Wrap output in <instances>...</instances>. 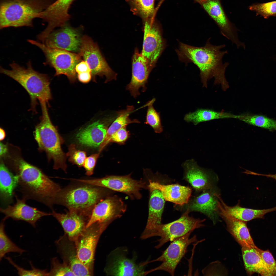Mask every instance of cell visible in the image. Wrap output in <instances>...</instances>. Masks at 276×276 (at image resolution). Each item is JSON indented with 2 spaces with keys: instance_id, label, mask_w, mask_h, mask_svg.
<instances>
[{
  "instance_id": "obj_43",
  "label": "cell",
  "mask_w": 276,
  "mask_h": 276,
  "mask_svg": "<svg viewBox=\"0 0 276 276\" xmlns=\"http://www.w3.org/2000/svg\"><path fill=\"white\" fill-rule=\"evenodd\" d=\"M128 131L126 129V126L120 129L115 132L111 137L109 143L115 142L120 144H123L129 137Z\"/></svg>"
},
{
  "instance_id": "obj_29",
  "label": "cell",
  "mask_w": 276,
  "mask_h": 276,
  "mask_svg": "<svg viewBox=\"0 0 276 276\" xmlns=\"http://www.w3.org/2000/svg\"><path fill=\"white\" fill-rule=\"evenodd\" d=\"M17 176L11 172L2 162L0 165V198L7 206L12 203L14 191L18 186Z\"/></svg>"
},
{
  "instance_id": "obj_42",
  "label": "cell",
  "mask_w": 276,
  "mask_h": 276,
  "mask_svg": "<svg viewBox=\"0 0 276 276\" xmlns=\"http://www.w3.org/2000/svg\"><path fill=\"white\" fill-rule=\"evenodd\" d=\"M258 251L266 264L269 276H276V261L268 250H263L258 247L256 249Z\"/></svg>"
},
{
  "instance_id": "obj_21",
  "label": "cell",
  "mask_w": 276,
  "mask_h": 276,
  "mask_svg": "<svg viewBox=\"0 0 276 276\" xmlns=\"http://www.w3.org/2000/svg\"><path fill=\"white\" fill-rule=\"evenodd\" d=\"M152 68L141 53L136 49L132 58L131 78L126 87V89L134 98L140 95L139 89L140 88H142L143 92L146 90V85Z\"/></svg>"
},
{
  "instance_id": "obj_19",
  "label": "cell",
  "mask_w": 276,
  "mask_h": 276,
  "mask_svg": "<svg viewBox=\"0 0 276 276\" xmlns=\"http://www.w3.org/2000/svg\"><path fill=\"white\" fill-rule=\"evenodd\" d=\"M216 187L203 191L198 195L189 200L186 204V210L190 212L202 213L210 218L214 224L218 220L217 206L220 194Z\"/></svg>"
},
{
  "instance_id": "obj_8",
  "label": "cell",
  "mask_w": 276,
  "mask_h": 276,
  "mask_svg": "<svg viewBox=\"0 0 276 276\" xmlns=\"http://www.w3.org/2000/svg\"><path fill=\"white\" fill-rule=\"evenodd\" d=\"M190 212L186 210L178 219L166 224H161L155 228L150 238L155 236L160 237L158 240L157 249L160 248L169 241L182 236L189 232L204 226L202 223L205 220L196 218L189 215Z\"/></svg>"
},
{
  "instance_id": "obj_34",
  "label": "cell",
  "mask_w": 276,
  "mask_h": 276,
  "mask_svg": "<svg viewBox=\"0 0 276 276\" xmlns=\"http://www.w3.org/2000/svg\"><path fill=\"white\" fill-rule=\"evenodd\" d=\"M236 119L270 131L276 130V120L264 115L246 113L237 115Z\"/></svg>"
},
{
  "instance_id": "obj_46",
  "label": "cell",
  "mask_w": 276,
  "mask_h": 276,
  "mask_svg": "<svg viewBox=\"0 0 276 276\" xmlns=\"http://www.w3.org/2000/svg\"><path fill=\"white\" fill-rule=\"evenodd\" d=\"M77 78L80 82L84 83L89 82L91 78V72H86L78 74Z\"/></svg>"
},
{
  "instance_id": "obj_40",
  "label": "cell",
  "mask_w": 276,
  "mask_h": 276,
  "mask_svg": "<svg viewBox=\"0 0 276 276\" xmlns=\"http://www.w3.org/2000/svg\"><path fill=\"white\" fill-rule=\"evenodd\" d=\"M9 263L16 269L18 274L20 276H48V272L47 269L41 270L35 267L31 262L30 264L31 269L28 270L20 267L15 263L12 258L8 257L5 258Z\"/></svg>"
},
{
  "instance_id": "obj_39",
  "label": "cell",
  "mask_w": 276,
  "mask_h": 276,
  "mask_svg": "<svg viewBox=\"0 0 276 276\" xmlns=\"http://www.w3.org/2000/svg\"><path fill=\"white\" fill-rule=\"evenodd\" d=\"M75 275L70 267L65 262L61 263L57 258L52 259L51 269L48 272V276Z\"/></svg>"
},
{
  "instance_id": "obj_10",
  "label": "cell",
  "mask_w": 276,
  "mask_h": 276,
  "mask_svg": "<svg viewBox=\"0 0 276 276\" xmlns=\"http://www.w3.org/2000/svg\"><path fill=\"white\" fill-rule=\"evenodd\" d=\"M193 232H190L172 241L158 258L151 261L143 262L144 265H146L150 262L156 261L162 262L157 267L145 271V275L153 271L160 270L167 272L171 275L174 276L177 266L187 252L188 246L191 243L197 241L196 235L189 238Z\"/></svg>"
},
{
  "instance_id": "obj_37",
  "label": "cell",
  "mask_w": 276,
  "mask_h": 276,
  "mask_svg": "<svg viewBox=\"0 0 276 276\" xmlns=\"http://www.w3.org/2000/svg\"><path fill=\"white\" fill-rule=\"evenodd\" d=\"M155 100V98L148 102L147 107L145 123L150 125L156 133H161L163 131V126L161 121L160 113L154 108L153 104Z\"/></svg>"
},
{
  "instance_id": "obj_20",
  "label": "cell",
  "mask_w": 276,
  "mask_h": 276,
  "mask_svg": "<svg viewBox=\"0 0 276 276\" xmlns=\"http://www.w3.org/2000/svg\"><path fill=\"white\" fill-rule=\"evenodd\" d=\"M16 202L13 205H8L4 208H1L0 211L3 214L5 221L11 218L15 220H21L30 224L34 228L36 227L37 222L42 217L51 215L48 213L38 210L26 203V200L24 198H18L15 195Z\"/></svg>"
},
{
  "instance_id": "obj_36",
  "label": "cell",
  "mask_w": 276,
  "mask_h": 276,
  "mask_svg": "<svg viewBox=\"0 0 276 276\" xmlns=\"http://www.w3.org/2000/svg\"><path fill=\"white\" fill-rule=\"evenodd\" d=\"M4 221L2 220L0 225V260L7 254L10 252L22 254L26 251L17 245L9 238L5 231Z\"/></svg>"
},
{
  "instance_id": "obj_14",
  "label": "cell",
  "mask_w": 276,
  "mask_h": 276,
  "mask_svg": "<svg viewBox=\"0 0 276 276\" xmlns=\"http://www.w3.org/2000/svg\"><path fill=\"white\" fill-rule=\"evenodd\" d=\"M200 4L219 28L222 35L235 44L238 49H245L244 43L239 39L238 31L228 20L219 0H203Z\"/></svg>"
},
{
  "instance_id": "obj_31",
  "label": "cell",
  "mask_w": 276,
  "mask_h": 276,
  "mask_svg": "<svg viewBox=\"0 0 276 276\" xmlns=\"http://www.w3.org/2000/svg\"><path fill=\"white\" fill-rule=\"evenodd\" d=\"M220 200L222 205L228 213L236 218L246 222L255 219L263 218L266 214L276 211V206L267 209H255L242 207L240 205L239 202L235 206H228L221 198Z\"/></svg>"
},
{
  "instance_id": "obj_49",
  "label": "cell",
  "mask_w": 276,
  "mask_h": 276,
  "mask_svg": "<svg viewBox=\"0 0 276 276\" xmlns=\"http://www.w3.org/2000/svg\"><path fill=\"white\" fill-rule=\"evenodd\" d=\"M5 136V134L4 131L2 128L0 129V140L2 141L4 139Z\"/></svg>"
},
{
  "instance_id": "obj_9",
  "label": "cell",
  "mask_w": 276,
  "mask_h": 276,
  "mask_svg": "<svg viewBox=\"0 0 276 276\" xmlns=\"http://www.w3.org/2000/svg\"><path fill=\"white\" fill-rule=\"evenodd\" d=\"M131 175V174L124 176H107L100 178L74 180L123 193L131 199H140L142 197L140 191L147 189V185L143 180L133 179Z\"/></svg>"
},
{
  "instance_id": "obj_44",
  "label": "cell",
  "mask_w": 276,
  "mask_h": 276,
  "mask_svg": "<svg viewBox=\"0 0 276 276\" xmlns=\"http://www.w3.org/2000/svg\"><path fill=\"white\" fill-rule=\"evenodd\" d=\"M100 153L92 154L86 158L83 166L85 169L86 174L88 176L92 175Z\"/></svg>"
},
{
  "instance_id": "obj_6",
  "label": "cell",
  "mask_w": 276,
  "mask_h": 276,
  "mask_svg": "<svg viewBox=\"0 0 276 276\" xmlns=\"http://www.w3.org/2000/svg\"><path fill=\"white\" fill-rule=\"evenodd\" d=\"M47 102H40L42 116L34 132L35 139L39 149L44 151L49 160L54 162L53 168H60L66 172V154L63 151L61 145L63 140L53 125L49 116Z\"/></svg>"
},
{
  "instance_id": "obj_5",
  "label": "cell",
  "mask_w": 276,
  "mask_h": 276,
  "mask_svg": "<svg viewBox=\"0 0 276 276\" xmlns=\"http://www.w3.org/2000/svg\"><path fill=\"white\" fill-rule=\"evenodd\" d=\"M9 66L10 70L1 66L0 72L16 80L26 90L31 99L32 110L35 111L37 100L48 103L51 100L50 80L47 74L35 70L30 61L27 63L26 67L15 62L10 64Z\"/></svg>"
},
{
  "instance_id": "obj_38",
  "label": "cell",
  "mask_w": 276,
  "mask_h": 276,
  "mask_svg": "<svg viewBox=\"0 0 276 276\" xmlns=\"http://www.w3.org/2000/svg\"><path fill=\"white\" fill-rule=\"evenodd\" d=\"M249 9L256 12L264 18L276 16V1L263 3L254 4L249 7Z\"/></svg>"
},
{
  "instance_id": "obj_23",
  "label": "cell",
  "mask_w": 276,
  "mask_h": 276,
  "mask_svg": "<svg viewBox=\"0 0 276 276\" xmlns=\"http://www.w3.org/2000/svg\"><path fill=\"white\" fill-rule=\"evenodd\" d=\"M117 116V112L103 121L95 122L79 131L76 138L81 145L93 147H99L105 137L109 125Z\"/></svg>"
},
{
  "instance_id": "obj_48",
  "label": "cell",
  "mask_w": 276,
  "mask_h": 276,
  "mask_svg": "<svg viewBox=\"0 0 276 276\" xmlns=\"http://www.w3.org/2000/svg\"><path fill=\"white\" fill-rule=\"evenodd\" d=\"M0 155L1 156H2L4 155L7 152V147L6 145L1 142L0 143Z\"/></svg>"
},
{
  "instance_id": "obj_30",
  "label": "cell",
  "mask_w": 276,
  "mask_h": 276,
  "mask_svg": "<svg viewBox=\"0 0 276 276\" xmlns=\"http://www.w3.org/2000/svg\"><path fill=\"white\" fill-rule=\"evenodd\" d=\"M242 256L246 270L251 275L257 273L262 276H269L266 264L256 249L242 247Z\"/></svg>"
},
{
  "instance_id": "obj_17",
  "label": "cell",
  "mask_w": 276,
  "mask_h": 276,
  "mask_svg": "<svg viewBox=\"0 0 276 276\" xmlns=\"http://www.w3.org/2000/svg\"><path fill=\"white\" fill-rule=\"evenodd\" d=\"M184 178L197 191L215 187L217 176L212 172L200 167L193 159L187 160L183 165Z\"/></svg>"
},
{
  "instance_id": "obj_7",
  "label": "cell",
  "mask_w": 276,
  "mask_h": 276,
  "mask_svg": "<svg viewBox=\"0 0 276 276\" xmlns=\"http://www.w3.org/2000/svg\"><path fill=\"white\" fill-rule=\"evenodd\" d=\"M27 41L39 48L43 53L46 59L45 65H48L55 71L54 75L66 76L70 82L75 81L76 72L75 67L80 61L81 57L78 53L57 48H51L44 43L28 39Z\"/></svg>"
},
{
  "instance_id": "obj_3",
  "label": "cell",
  "mask_w": 276,
  "mask_h": 276,
  "mask_svg": "<svg viewBox=\"0 0 276 276\" xmlns=\"http://www.w3.org/2000/svg\"><path fill=\"white\" fill-rule=\"evenodd\" d=\"M79 182L61 188L54 199L53 205L63 206L68 210L91 214L97 203L114 192L105 188Z\"/></svg>"
},
{
  "instance_id": "obj_28",
  "label": "cell",
  "mask_w": 276,
  "mask_h": 276,
  "mask_svg": "<svg viewBox=\"0 0 276 276\" xmlns=\"http://www.w3.org/2000/svg\"><path fill=\"white\" fill-rule=\"evenodd\" d=\"M148 184L159 190L165 200L182 206L187 204L190 199L192 190L188 186L178 184L163 185L149 179Z\"/></svg>"
},
{
  "instance_id": "obj_45",
  "label": "cell",
  "mask_w": 276,
  "mask_h": 276,
  "mask_svg": "<svg viewBox=\"0 0 276 276\" xmlns=\"http://www.w3.org/2000/svg\"><path fill=\"white\" fill-rule=\"evenodd\" d=\"M75 70L78 74L86 72H91L89 65L87 62L84 60H82L76 65Z\"/></svg>"
},
{
  "instance_id": "obj_27",
  "label": "cell",
  "mask_w": 276,
  "mask_h": 276,
  "mask_svg": "<svg viewBox=\"0 0 276 276\" xmlns=\"http://www.w3.org/2000/svg\"><path fill=\"white\" fill-rule=\"evenodd\" d=\"M73 241L61 237L56 241L59 251L64 259V261L70 267L76 276H90L92 272L81 261L77 254L75 245ZM75 244V243H74Z\"/></svg>"
},
{
  "instance_id": "obj_32",
  "label": "cell",
  "mask_w": 276,
  "mask_h": 276,
  "mask_svg": "<svg viewBox=\"0 0 276 276\" xmlns=\"http://www.w3.org/2000/svg\"><path fill=\"white\" fill-rule=\"evenodd\" d=\"M134 109L132 106H128L125 110L118 111L116 118L108 128L105 139L99 147V153L109 143L110 140L112 135L117 131L128 124L132 123H139L137 119L131 120L129 117Z\"/></svg>"
},
{
  "instance_id": "obj_15",
  "label": "cell",
  "mask_w": 276,
  "mask_h": 276,
  "mask_svg": "<svg viewBox=\"0 0 276 276\" xmlns=\"http://www.w3.org/2000/svg\"><path fill=\"white\" fill-rule=\"evenodd\" d=\"M60 29L53 30L43 43L52 48L63 50L73 52H79L82 37L78 29L71 26L67 22Z\"/></svg>"
},
{
  "instance_id": "obj_13",
  "label": "cell",
  "mask_w": 276,
  "mask_h": 276,
  "mask_svg": "<svg viewBox=\"0 0 276 276\" xmlns=\"http://www.w3.org/2000/svg\"><path fill=\"white\" fill-rule=\"evenodd\" d=\"M126 205L117 195L109 196L97 203L93 209L86 227L96 222L108 225L120 218L126 209Z\"/></svg>"
},
{
  "instance_id": "obj_50",
  "label": "cell",
  "mask_w": 276,
  "mask_h": 276,
  "mask_svg": "<svg viewBox=\"0 0 276 276\" xmlns=\"http://www.w3.org/2000/svg\"><path fill=\"white\" fill-rule=\"evenodd\" d=\"M197 2L200 4L203 0H195Z\"/></svg>"
},
{
  "instance_id": "obj_11",
  "label": "cell",
  "mask_w": 276,
  "mask_h": 276,
  "mask_svg": "<svg viewBox=\"0 0 276 276\" xmlns=\"http://www.w3.org/2000/svg\"><path fill=\"white\" fill-rule=\"evenodd\" d=\"M78 54L88 64L95 80L96 76H105V83L116 79L117 74L110 68L102 55L97 44L89 37H82Z\"/></svg>"
},
{
  "instance_id": "obj_41",
  "label": "cell",
  "mask_w": 276,
  "mask_h": 276,
  "mask_svg": "<svg viewBox=\"0 0 276 276\" xmlns=\"http://www.w3.org/2000/svg\"><path fill=\"white\" fill-rule=\"evenodd\" d=\"M68 152L66 154L69 157V160L79 167L83 166L86 158V152L77 150L74 144L70 145L68 148Z\"/></svg>"
},
{
  "instance_id": "obj_25",
  "label": "cell",
  "mask_w": 276,
  "mask_h": 276,
  "mask_svg": "<svg viewBox=\"0 0 276 276\" xmlns=\"http://www.w3.org/2000/svg\"><path fill=\"white\" fill-rule=\"evenodd\" d=\"M218 202V213L225 221L227 229L241 247L256 249L245 222L236 218L228 213L222 205L220 200Z\"/></svg>"
},
{
  "instance_id": "obj_22",
  "label": "cell",
  "mask_w": 276,
  "mask_h": 276,
  "mask_svg": "<svg viewBox=\"0 0 276 276\" xmlns=\"http://www.w3.org/2000/svg\"><path fill=\"white\" fill-rule=\"evenodd\" d=\"M51 214L61 225L68 239L74 242L86 227L90 216L73 210L61 213L53 210Z\"/></svg>"
},
{
  "instance_id": "obj_2",
  "label": "cell",
  "mask_w": 276,
  "mask_h": 276,
  "mask_svg": "<svg viewBox=\"0 0 276 276\" xmlns=\"http://www.w3.org/2000/svg\"><path fill=\"white\" fill-rule=\"evenodd\" d=\"M19 191L26 200H32L53 209L54 199L61 189L40 169L19 158L15 161Z\"/></svg>"
},
{
  "instance_id": "obj_33",
  "label": "cell",
  "mask_w": 276,
  "mask_h": 276,
  "mask_svg": "<svg viewBox=\"0 0 276 276\" xmlns=\"http://www.w3.org/2000/svg\"><path fill=\"white\" fill-rule=\"evenodd\" d=\"M237 115L224 112H218L213 110L199 109L185 115L184 119L187 122L192 123L196 125L199 123L211 120L223 119H236Z\"/></svg>"
},
{
  "instance_id": "obj_4",
  "label": "cell",
  "mask_w": 276,
  "mask_h": 276,
  "mask_svg": "<svg viewBox=\"0 0 276 276\" xmlns=\"http://www.w3.org/2000/svg\"><path fill=\"white\" fill-rule=\"evenodd\" d=\"M56 0H0V28L32 27L33 21Z\"/></svg>"
},
{
  "instance_id": "obj_12",
  "label": "cell",
  "mask_w": 276,
  "mask_h": 276,
  "mask_svg": "<svg viewBox=\"0 0 276 276\" xmlns=\"http://www.w3.org/2000/svg\"><path fill=\"white\" fill-rule=\"evenodd\" d=\"M108 226L96 222L86 227L74 242L79 258L92 272L97 244L101 234Z\"/></svg>"
},
{
  "instance_id": "obj_1",
  "label": "cell",
  "mask_w": 276,
  "mask_h": 276,
  "mask_svg": "<svg viewBox=\"0 0 276 276\" xmlns=\"http://www.w3.org/2000/svg\"><path fill=\"white\" fill-rule=\"evenodd\" d=\"M211 39L209 38L202 47H193L181 43L178 53L197 66L203 87L207 88L208 81L214 78V84L220 85L222 90L225 91L229 87L225 76L226 69L229 63H223L222 59L228 51L221 50L225 47V44L213 45L210 42Z\"/></svg>"
},
{
  "instance_id": "obj_47",
  "label": "cell",
  "mask_w": 276,
  "mask_h": 276,
  "mask_svg": "<svg viewBox=\"0 0 276 276\" xmlns=\"http://www.w3.org/2000/svg\"><path fill=\"white\" fill-rule=\"evenodd\" d=\"M246 172H247L246 173L248 174L258 176H264L268 178H272L276 180V174H263L255 172L248 170H247V171H246Z\"/></svg>"
},
{
  "instance_id": "obj_24",
  "label": "cell",
  "mask_w": 276,
  "mask_h": 276,
  "mask_svg": "<svg viewBox=\"0 0 276 276\" xmlns=\"http://www.w3.org/2000/svg\"><path fill=\"white\" fill-rule=\"evenodd\" d=\"M150 192L148 216L145 228L141 238H149L155 228L162 223V217L164 209L165 200L160 191L151 186L147 185Z\"/></svg>"
},
{
  "instance_id": "obj_35",
  "label": "cell",
  "mask_w": 276,
  "mask_h": 276,
  "mask_svg": "<svg viewBox=\"0 0 276 276\" xmlns=\"http://www.w3.org/2000/svg\"><path fill=\"white\" fill-rule=\"evenodd\" d=\"M132 12L145 21L152 18L154 12L155 0H128Z\"/></svg>"
},
{
  "instance_id": "obj_16",
  "label": "cell",
  "mask_w": 276,
  "mask_h": 276,
  "mask_svg": "<svg viewBox=\"0 0 276 276\" xmlns=\"http://www.w3.org/2000/svg\"><path fill=\"white\" fill-rule=\"evenodd\" d=\"M152 18L145 21L141 53L153 68L163 49L164 44L160 30Z\"/></svg>"
},
{
  "instance_id": "obj_26",
  "label": "cell",
  "mask_w": 276,
  "mask_h": 276,
  "mask_svg": "<svg viewBox=\"0 0 276 276\" xmlns=\"http://www.w3.org/2000/svg\"><path fill=\"white\" fill-rule=\"evenodd\" d=\"M110 263L105 269L108 275L114 276L145 275L144 267L141 264H137L134 258L130 259L125 254L115 251L113 253Z\"/></svg>"
},
{
  "instance_id": "obj_18",
  "label": "cell",
  "mask_w": 276,
  "mask_h": 276,
  "mask_svg": "<svg viewBox=\"0 0 276 276\" xmlns=\"http://www.w3.org/2000/svg\"><path fill=\"white\" fill-rule=\"evenodd\" d=\"M75 0H56L40 13L38 18L47 23L43 33L48 35L56 27L65 24L70 18L68 10Z\"/></svg>"
}]
</instances>
